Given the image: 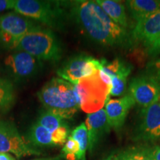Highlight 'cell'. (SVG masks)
Returning <instances> with one entry per match:
<instances>
[{"label": "cell", "instance_id": "obj_10", "mask_svg": "<svg viewBox=\"0 0 160 160\" xmlns=\"http://www.w3.org/2000/svg\"><path fill=\"white\" fill-rule=\"evenodd\" d=\"M5 67L13 77L24 79L33 76L41 67V61L27 52L15 51L4 61Z\"/></svg>", "mask_w": 160, "mask_h": 160}, {"label": "cell", "instance_id": "obj_6", "mask_svg": "<svg viewBox=\"0 0 160 160\" xmlns=\"http://www.w3.org/2000/svg\"><path fill=\"white\" fill-rule=\"evenodd\" d=\"M37 27L31 19L14 12L0 17V42L8 49L16 50L22 39Z\"/></svg>", "mask_w": 160, "mask_h": 160}, {"label": "cell", "instance_id": "obj_3", "mask_svg": "<svg viewBox=\"0 0 160 160\" xmlns=\"http://www.w3.org/2000/svg\"><path fill=\"white\" fill-rule=\"evenodd\" d=\"M15 51L27 52L40 61L57 62L62 55V45L57 36L50 29L39 26L22 39Z\"/></svg>", "mask_w": 160, "mask_h": 160}, {"label": "cell", "instance_id": "obj_5", "mask_svg": "<svg viewBox=\"0 0 160 160\" xmlns=\"http://www.w3.org/2000/svg\"><path fill=\"white\" fill-rule=\"evenodd\" d=\"M80 109L88 113L102 109L110 97V87L102 80L99 71L74 85Z\"/></svg>", "mask_w": 160, "mask_h": 160}, {"label": "cell", "instance_id": "obj_25", "mask_svg": "<svg viewBox=\"0 0 160 160\" xmlns=\"http://www.w3.org/2000/svg\"><path fill=\"white\" fill-rule=\"evenodd\" d=\"M160 84V59L153 60L147 66V73Z\"/></svg>", "mask_w": 160, "mask_h": 160}, {"label": "cell", "instance_id": "obj_13", "mask_svg": "<svg viewBox=\"0 0 160 160\" xmlns=\"http://www.w3.org/2000/svg\"><path fill=\"white\" fill-rule=\"evenodd\" d=\"M135 103L129 94L119 99H109L105 104V111L111 128L116 130L121 128L128 113Z\"/></svg>", "mask_w": 160, "mask_h": 160}, {"label": "cell", "instance_id": "obj_15", "mask_svg": "<svg viewBox=\"0 0 160 160\" xmlns=\"http://www.w3.org/2000/svg\"><path fill=\"white\" fill-rule=\"evenodd\" d=\"M125 4L131 17L137 22L160 10V0H131Z\"/></svg>", "mask_w": 160, "mask_h": 160}, {"label": "cell", "instance_id": "obj_21", "mask_svg": "<svg viewBox=\"0 0 160 160\" xmlns=\"http://www.w3.org/2000/svg\"><path fill=\"white\" fill-rule=\"evenodd\" d=\"M119 160H153L150 149L130 148L119 153Z\"/></svg>", "mask_w": 160, "mask_h": 160}, {"label": "cell", "instance_id": "obj_20", "mask_svg": "<svg viewBox=\"0 0 160 160\" xmlns=\"http://www.w3.org/2000/svg\"><path fill=\"white\" fill-rule=\"evenodd\" d=\"M37 122L48 130L51 133L66 124L63 121V119H62L59 116L53 114L47 111L41 113V115L38 118Z\"/></svg>", "mask_w": 160, "mask_h": 160}, {"label": "cell", "instance_id": "obj_12", "mask_svg": "<svg viewBox=\"0 0 160 160\" xmlns=\"http://www.w3.org/2000/svg\"><path fill=\"white\" fill-rule=\"evenodd\" d=\"M132 39L142 43L145 47L160 37V10L139 20L133 29Z\"/></svg>", "mask_w": 160, "mask_h": 160}, {"label": "cell", "instance_id": "obj_28", "mask_svg": "<svg viewBox=\"0 0 160 160\" xmlns=\"http://www.w3.org/2000/svg\"><path fill=\"white\" fill-rule=\"evenodd\" d=\"M150 152L153 160H160V147L156 146L153 148L150 149Z\"/></svg>", "mask_w": 160, "mask_h": 160}, {"label": "cell", "instance_id": "obj_31", "mask_svg": "<svg viewBox=\"0 0 160 160\" xmlns=\"http://www.w3.org/2000/svg\"><path fill=\"white\" fill-rule=\"evenodd\" d=\"M104 160H119V155L115 154V153H112L111 155H110L108 157L106 158Z\"/></svg>", "mask_w": 160, "mask_h": 160}, {"label": "cell", "instance_id": "obj_18", "mask_svg": "<svg viewBox=\"0 0 160 160\" xmlns=\"http://www.w3.org/2000/svg\"><path fill=\"white\" fill-rule=\"evenodd\" d=\"M15 102V91L12 82L0 77V114L7 113Z\"/></svg>", "mask_w": 160, "mask_h": 160}, {"label": "cell", "instance_id": "obj_23", "mask_svg": "<svg viewBox=\"0 0 160 160\" xmlns=\"http://www.w3.org/2000/svg\"><path fill=\"white\" fill-rule=\"evenodd\" d=\"M129 75L122 74L113 77L111 79V88L110 95L118 97L121 95L125 91L127 83V79Z\"/></svg>", "mask_w": 160, "mask_h": 160}, {"label": "cell", "instance_id": "obj_8", "mask_svg": "<svg viewBox=\"0 0 160 160\" xmlns=\"http://www.w3.org/2000/svg\"><path fill=\"white\" fill-rule=\"evenodd\" d=\"M0 153H13L18 159L42 153L26 142L14 124L5 120H0Z\"/></svg>", "mask_w": 160, "mask_h": 160}, {"label": "cell", "instance_id": "obj_4", "mask_svg": "<svg viewBox=\"0 0 160 160\" xmlns=\"http://www.w3.org/2000/svg\"><path fill=\"white\" fill-rule=\"evenodd\" d=\"M14 10L23 17L41 22L44 25L56 29L63 27L67 15L62 2L17 0Z\"/></svg>", "mask_w": 160, "mask_h": 160}, {"label": "cell", "instance_id": "obj_19", "mask_svg": "<svg viewBox=\"0 0 160 160\" xmlns=\"http://www.w3.org/2000/svg\"><path fill=\"white\" fill-rule=\"evenodd\" d=\"M70 136L74 139L79 145V153L77 160H85L86 151L88 148V135L85 124H80L71 132Z\"/></svg>", "mask_w": 160, "mask_h": 160}, {"label": "cell", "instance_id": "obj_22", "mask_svg": "<svg viewBox=\"0 0 160 160\" xmlns=\"http://www.w3.org/2000/svg\"><path fill=\"white\" fill-rule=\"evenodd\" d=\"M79 153V144L74 139L69 136L62 149V155L67 160H77Z\"/></svg>", "mask_w": 160, "mask_h": 160}, {"label": "cell", "instance_id": "obj_24", "mask_svg": "<svg viewBox=\"0 0 160 160\" xmlns=\"http://www.w3.org/2000/svg\"><path fill=\"white\" fill-rule=\"evenodd\" d=\"M69 128L67 124L52 132V139L54 146L64 145L69 137Z\"/></svg>", "mask_w": 160, "mask_h": 160}, {"label": "cell", "instance_id": "obj_7", "mask_svg": "<svg viewBox=\"0 0 160 160\" xmlns=\"http://www.w3.org/2000/svg\"><path fill=\"white\" fill-rule=\"evenodd\" d=\"M105 62V59L99 60L91 56L78 55L66 62L57 71V73L61 79L74 85L79 80L99 71Z\"/></svg>", "mask_w": 160, "mask_h": 160}, {"label": "cell", "instance_id": "obj_26", "mask_svg": "<svg viewBox=\"0 0 160 160\" xmlns=\"http://www.w3.org/2000/svg\"><path fill=\"white\" fill-rule=\"evenodd\" d=\"M146 51L150 55L155 56L160 54V37L155 40L153 42L145 47Z\"/></svg>", "mask_w": 160, "mask_h": 160}, {"label": "cell", "instance_id": "obj_30", "mask_svg": "<svg viewBox=\"0 0 160 160\" xmlns=\"http://www.w3.org/2000/svg\"><path fill=\"white\" fill-rule=\"evenodd\" d=\"M0 160H17L16 158L8 153H0Z\"/></svg>", "mask_w": 160, "mask_h": 160}, {"label": "cell", "instance_id": "obj_2", "mask_svg": "<svg viewBox=\"0 0 160 160\" xmlns=\"http://www.w3.org/2000/svg\"><path fill=\"white\" fill-rule=\"evenodd\" d=\"M45 111L70 119L80 109L75 93L74 85L61 78H53L37 93Z\"/></svg>", "mask_w": 160, "mask_h": 160}, {"label": "cell", "instance_id": "obj_29", "mask_svg": "<svg viewBox=\"0 0 160 160\" xmlns=\"http://www.w3.org/2000/svg\"><path fill=\"white\" fill-rule=\"evenodd\" d=\"M64 158L62 155L56 156V157H40V158H35L30 160H62Z\"/></svg>", "mask_w": 160, "mask_h": 160}, {"label": "cell", "instance_id": "obj_14", "mask_svg": "<svg viewBox=\"0 0 160 160\" xmlns=\"http://www.w3.org/2000/svg\"><path fill=\"white\" fill-rule=\"evenodd\" d=\"M85 124L88 135V148L90 151L92 152L100 139L111 130L105 109L88 113Z\"/></svg>", "mask_w": 160, "mask_h": 160}, {"label": "cell", "instance_id": "obj_11", "mask_svg": "<svg viewBox=\"0 0 160 160\" xmlns=\"http://www.w3.org/2000/svg\"><path fill=\"white\" fill-rule=\"evenodd\" d=\"M137 134L143 140L160 139V99L142 109Z\"/></svg>", "mask_w": 160, "mask_h": 160}, {"label": "cell", "instance_id": "obj_9", "mask_svg": "<svg viewBox=\"0 0 160 160\" xmlns=\"http://www.w3.org/2000/svg\"><path fill=\"white\" fill-rule=\"evenodd\" d=\"M129 95L136 103L147 108L160 99V84L148 74L131 79Z\"/></svg>", "mask_w": 160, "mask_h": 160}, {"label": "cell", "instance_id": "obj_1", "mask_svg": "<svg viewBox=\"0 0 160 160\" xmlns=\"http://www.w3.org/2000/svg\"><path fill=\"white\" fill-rule=\"evenodd\" d=\"M66 13L93 42L107 47H130L133 42L126 29L122 28L105 13L96 1L62 2Z\"/></svg>", "mask_w": 160, "mask_h": 160}, {"label": "cell", "instance_id": "obj_17", "mask_svg": "<svg viewBox=\"0 0 160 160\" xmlns=\"http://www.w3.org/2000/svg\"><path fill=\"white\" fill-rule=\"evenodd\" d=\"M29 145L32 147H55L52 139V133L37 122L33 124L28 134Z\"/></svg>", "mask_w": 160, "mask_h": 160}, {"label": "cell", "instance_id": "obj_16", "mask_svg": "<svg viewBox=\"0 0 160 160\" xmlns=\"http://www.w3.org/2000/svg\"><path fill=\"white\" fill-rule=\"evenodd\" d=\"M96 2L116 24L124 29L127 28L128 21L125 7L122 3L114 0H97Z\"/></svg>", "mask_w": 160, "mask_h": 160}, {"label": "cell", "instance_id": "obj_27", "mask_svg": "<svg viewBox=\"0 0 160 160\" xmlns=\"http://www.w3.org/2000/svg\"><path fill=\"white\" fill-rule=\"evenodd\" d=\"M16 0H0V12L13 8L14 9Z\"/></svg>", "mask_w": 160, "mask_h": 160}]
</instances>
